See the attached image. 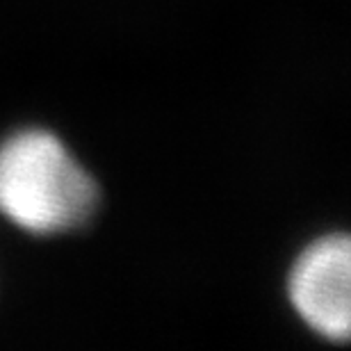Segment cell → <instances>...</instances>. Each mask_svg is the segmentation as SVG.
<instances>
[{"instance_id": "cell-1", "label": "cell", "mask_w": 351, "mask_h": 351, "mask_svg": "<svg viewBox=\"0 0 351 351\" xmlns=\"http://www.w3.org/2000/svg\"><path fill=\"white\" fill-rule=\"evenodd\" d=\"M98 208V185L58 135L14 132L0 144V215L32 235L78 230Z\"/></svg>"}, {"instance_id": "cell-2", "label": "cell", "mask_w": 351, "mask_h": 351, "mask_svg": "<svg viewBox=\"0 0 351 351\" xmlns=\"http://www.w3.org/2000/svg\"><path fill=\"white\" fill-rule=\"evenodd\" d=\"M287 299L313 333L347 342L351 331V244L326 235L301 251L287 276Z\"/></svg>"}]
</instances>
